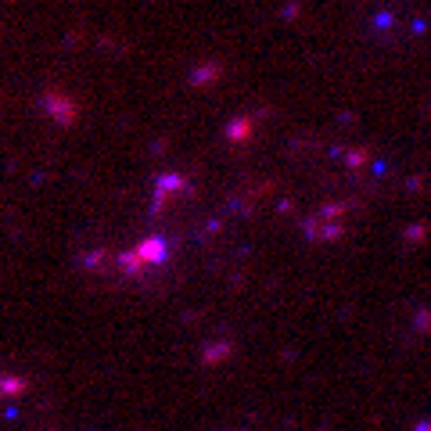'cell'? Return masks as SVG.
I'll use <instances>...</instances> for the list:
<instances>
[{"label":"cell","instance_id":"obj_1","mask_svg":"<svg viewBox=\"0 0 431 431\" xmlns=\"http://www.w3.org/2000/svg\"><path fill=\"white\" fill-rule=\"evenodd\" d=\"M162 259H166V241H162V237H147L137 248H130V252L119 255V269H123V277H144L147 269L158 266Z\"/></svg>","mask_w":431,"mask_h":431},{"label":"cell","instance_id":"obj_2","mask_svg":"<svg viewBox=\"0 0 431 431\" xmlns=\"http://www.w3.org/2000/svg\"><path fill=\"white\" fill-rule=\"evenodd\" d=\"M187 191H191V187H187L184 177H162V180H158V191H155V212H166L169 201H173V198H184Z\"/></svg>","mask_w":431,"mask_h":431},{"label":"cell","instance_id":"obj_3","mask_svg":"<svg viewBox=\"0 0 431 431\" xmlns=\"http://www.w3.org/2000/svg\"><path fill=\"white\" fill-rule=\"evenodd\" d=\"M47 104H50V112L58 116L62 123H72V116H76V112H69V108H65V104H69L65 97H54V94H50V97H47Z\"/></svg>","mask_w":431,"mask_h":431}]
</instances>
